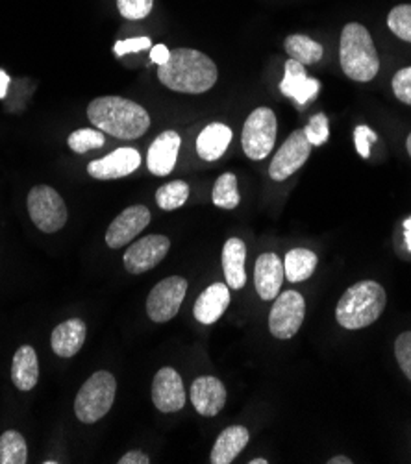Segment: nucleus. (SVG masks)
I'll use <instances>...</instances> for the list:
<instances>
[{
  "instance_id": "obj_27",
  "label": "nucleus",
  "mask_w": 411,
  "mask_h": 464,
  "mask_svg": "<svg viewBox=\"0 0 411 464\" xmlns=\"http://www.w3.org/2000/svg\"><path fill=\"white\" fill-rule=\"evenodd\" d=\"M213 204L220 209H236L241 202L240 191H238V178L232 172L222 174L217 181L211 193Z\"/></svg>"
},
{
  "instance_id": "obj_39",
  "label": "nucleus",
  "mask_w": 411,
  "mask_h": 464,
  "mask_svg": "<svg viewBox=\"0 0 411 464\" xmlns=\"http://www.w3.org/2000/svg\"><path fill=\"white\" fill-rule=\"evenodd\" d=\"M169 56H171V51L167 49L165 44H156V46H152V49H151V60H152V63H156V65L167 63Z\"/></svg>"
},
{
  "instance_id": "obj_9",
  "label": "nucleus",
  "mask_w": 411,
  "mask_h": 464,
  "mask_svg": "<svg viewBox=\"0 0 411 464\" xmlns=\"http://www.w3.org/2000/svg\"><path fill=\"white\" fill-rule=\"evenodd\" d=\"M188 293V282L180 276L165 277L160 282L147 298V314L152 322H169L180 311Z\"/></svg>"
},
{
  "instance_id": "obj_10",
  "label": "nucleus",
  "mask_w": 411,
  "mask_h": 464,
  "mask_svg": "<svg viewBox=\"0 0 411 464\" xmlns=\"http://www.w3.org/2000/svg\"><path fill=\"white\" fill-rule=\"evenodd\" d=\"M311 154V145L304 130H295L288 141L280 147V150L274 156L269 167V176L274 181H284L289 176H293L308 160Z\"/></svg>"
},
{
  "instance_id": "obj_31",
  "label": "nucleus",
  "mask_w": 411,
  "mask_h": 464,
  "mask_svg": "<svg viewBox=\"0 0 411 464\" xmlns=\"http://www.w3.org/2000/svg\"><path fill=\"white\" fill-rule=\"evenodd\" d=\"M389 30L402 41L411 43V5H398L387 15Z\"/></svg>"
},
{
  "instance_id": "obj_3",
  "label": "nucleus",
  "mask_w": 411,
  "mask_h": 464,
  "mask_svg": "<svg viewBox=\"0 0 411 464\" xmlns=\"http://www.w3.org/2000/svg\"><path fill=\"white\" fill-rule=\"evenodd\" d=\"M387 304L386 291L377 282H359L347 289L336 307V318L345 330H361L375 324Z\"/></svg>"
},
{
  "instance_id": "obj_32",
  "label": "nucleus",
  "mask_w": 411,
  "mask_h": 464,
  "mask_svg": "<svg viewBox=\"0 0 411 464\" xmlns=\"http://www.w3.org/2000/svg\"><path fill=\"white\" fill-rule=\"evenodd\" d=\"M304 133L308 137V141L311 147H321L328 141L330 137V128H328V119L325 113H317L309 119V122L304 128Z\"/></svg>"
},
{
  "instance_id": "obj_41",
  "label": "nucleus",
  "mask_w": 411,
  "mask_h": 464,
  "mask_svg": "<svg viewBox=\"0 0 411 464\" xmlns=\"http://www.w3.org/2000/svg\"><path fill=\"white\" fill-rule=\"evenodd\" d=\"M404 241H406L407 250L411 252V217L404 222Z\"/></svg>"
},
{
  "instance_id": "obj_38",
  "label": "nucleus",
  "mask_w": 411,
  "mask_h": 464,
  "mask_svg": "<svg viewBox=\"0 0 411 464\" xmlns=\"http://www.w3.org/2000/svg\"><path fill=\"white\" fill-rule=\"evenodd\" d=\"M117 462H119V464H149L151 459H149L147 453H143V451H140V450H133V451L124 453Z\"/></svg>"
},
{
  "instance_id": "obj_15",
  "label": "nucleus",
  "mask_w": 411,
  "mask_h": 464,
  "mask_svg": "<svg viewBox=\"0 0 411 464\" xmlns=\"http://www.w3.org/2000/svg\"><path fill=\"white\" fill-rule=\"evenodd\" d=\"M284 263L277 254H261L254 266V284L261 300L269 302L280 295L284 285Z\"/></svg>"
},
{
  "instance_id": "obj_5",
  "label": "nucleus",
  "mask_w": 411,
  "mask_h": 464,
  "mask_svg": "<svg viewBox=\"0 0 411 464\" xmlns=\"http://www.w3.org/2000/svg\"><path fill=\"white\" fill-rule=\"evenodd\" d=\"M117 382L113 374L101 370L91 376L80 389L74 400V412L83 424H95L106 416L115 401Z\"/></svg>"
},
{
  "instance_id": "obj_23",
  "label": "nucleus",
  "mask_w": 411,
  "mask_h": 464,
  "mask_svg": "<svg viewBox=\"0 0 411 464\" xmlns=\"http://www.w3.org/2000/svg\"><path fill=\"white\" fill-rule=\"evenodd\" d=\"M232 130L222 122L208 124L197 139V154L204 161H217L230 147Z\"/></svg>"
},
{
  "instance_id": "obj_18",
  "label": "nucleus",
  "mask_w": 411,
  "mask_h": 464,
  "mask_svg": "<svg viewBox=\"0 0 411 464\" xmlns=\"http://www.w3.org/2000/svg\"><path fill=\"white\" fill-rule=\"evenodd\" d=\"M180 135L172 130L160 133L154 143L149 149L147 154V167L152 174L156 176H167L172 172L176 160H178V150H180Z\"/></svg>"
},
{
  "instance_id": "obj_30",
  "label": "nucleus",
  "mask_w": 411,
  "mask_h": 464,
  "mask_svg": "<svg viewBox=\"0 0 411 464\" xmlns=\"http://www.w3.org/2000/svg\"><path fill=\"white\" fill-rule=\"evenodd\" d=\"M103 133L104 131H101V130H89V128L76 130L69 135L67 145L76 154H85L89 150L103 149L106 145V137Z\"/></svg>"
},
{
  "instance_id": "obj_19",
  "label": "nucleus",
  "mask_w": 411,
  "mask_h": 464,
  "mask_svg": "<svg viewBox=\"0 0 411 464\" xmlns=\"http://www.w3.org/2000/svg\"><path fill=\"white\" fill-rule=\"evenodd\" d=\"M228 305H230V287L226 284H213L199 296L193 314L201 324L210 326L224 314Z\"/></svg>"
},
{
  "instance_id": "obj_26",
  "label": "nucleus",
  "mask_w": 411,
  "mask_h": 464,
  "mask_svg": "<svg viewBox=\"0 0 411 464\" xmlns=\"http://www.w3.org/2000/svg\"><path fill=\"white\" fill-rule=\"evenodd\" d=\"M284 46H286V53L289 54V58L302 63V65H311V63L321 62V58L325 54L321 44H318L317 41H313L308 35H302V34L289 35L284 41Z\"/></svg>"
},
{
  "instance_id": "obj_13",
  "label": "nucleus",
  "mask_w": 411,
  "mask_h": 464,
  "mask_svg": "<svg viewBox=\"0 0 411 464\" xmlns=\"http://www.w3.org/2000/svg\"><path fill=\"white\" fill-rule=\"evenodd\" d=\"M186 389L174 368L165 366L158 370L152 382V401L161 412H176L186 405Z\"/></svg>"
},
{
  "instance_id": "obj_7",
  "label": "nucleus",
  "mask_w": 411,
  "mask_h": 464,
  "mask_svg": "<svg viewBox=\"0 0 411 464\" xmlns=\"http://www.w3.org/2000/svg\"><path fill=\"white\" fill-rule=\"evenodd\" d=\"M277 115L269 108L254 110L243 126L241 143L247 158L254 161L265 160L277 143Z\"/></svg>"
},
{
  "instance_id": "obj_21",
  "label": "nucleus",
  "mask_w": 411,
  "mask_h": 464,
  "mask_svg": "<svg viewBox=\"0 0 411 464\" xmlns=\"http://www.w3.org/2000/svg\"><path fill=\"white\" fill-rule=\"evenodd\" d=\"M245 257H247V245L232 237L224 243L222 248V270L226 277V285L230 289H243L247 284V270H245Z\"/></svg>"
},
{
  "instance_id": "obj_28",
  "label": "nucleus",
  "mask_w": 411,
  "mask_h": 464,
  "mask_svg": "<svg viewBox=\"0 0 411 464\" xmlns=\"http://www.w3.org/2000/svg\"><path fill=\"white\" fill-rule=\"evenodd\" d=\"M26 440L17 431H6L0 437V464H26Z\"/></svg>"
},
{
  "instance_id": "obj_43",
  "label": "nucleus",
  "mask_w": 411,
  "mask_h": 464,
  "mask_svg": "<svg viewBox=\"0 0 411 464\" xmlns=\"http://www.w3.org/2000/svg\"><path fill=\"white\" fill-rule=\"evenodd\" d=\"M406 149H407V154H409V158H411V133L407 135V141H406Z\"/></svg>"
},
{
  "instance_id": "obj_33",
  "label": "nucleus",
  "mask_w": 411,
  "mask_h": 464,
  "mask_svg": "<svg viewBox=\"0 0 411 464\" xmlns=\"http://www.w3.org/2000/svg\"><path fill=\"white\" fill-rule=\"evenodd\" d=\"M154 6V0H117V10L124 19H145Z\"/></svg>"
},
{
  "instance_id": "obj_35",
  "label": "nucleus",
  "mask_w": 411,
  "mask_h": 464,
  "mask_svg": "<svg viewBox=\"0 0 411 464\" xmlns=\"http://www.w3.org/2000/svg\"><path fill=\"white\" fill-rule=\"evenodd\" d=\"M393 92L400 102L411 106V65L400 69L393 76Z\"/></svg>"
},
{
  "instance_id": "obj_17",
  "label": "nucleus",
  "mask_w": 411,
  "mask_h": 464,
  "mask_svg": "<svg viewBox=\"0 0 411 464\" xmlns=\"http://www.w3.org/2000/svg\"><path fill=\"white\" fill-rule=\"evenodd\" d=\"M191 403L202 416H217L226 403V387L213 376H201L191 385Z\"/></svg>"
},
{
  "instance_id": "obj_8",
  "label": "nucleus",
  "mask_w": 411,
  "mask_h": 464,
  "mask_svg": "<svg viewBox=\"0 0 411 464\" xmlns=\"http://www.w3.org/2000/svg\"><path fill=\"white\" fill-rule=\"evenodd\" d=\"M306 316V302L300 293L286 291L277 296L270 314H269V330L277 339H291L298 334Z\"/></svg>"
},
{
  "instance_id": "obj_20",
  "label": "nucleus",
  "mask_w": 411,
  "mask_h": 464,
  "mask_svg": "<svg viewBox=\"0 0 411 464\" xmlns=\"http://www.w3.org/2000/svg\"><path fill=\"white\" fill-rule=\"evenodd\" d=\"M85 337H87L85 322L82 318H71V320L58 324V326L54 328L51 344L58 357L67 359V357L76 355L82 350Z\"/></svg>"
},
{
  "instance_id": "obj_24",
  "label": "nucleus",
  "mask_w": 411,
  "mask_h": 464,
  "mask_svg": "<svg viewBox=\"0 0 411 464\" xmlns=\"http://www.w3.org/2000/svg\"><path fill=\"white\" fill-rule=\"evenodd\" d=\"M12 382L23 392L32 391L39 382V361L32 346H21L12 362Z\"/></svg>"
},
{
  "instance_id": "obj_1",
  "label": "nucleus",
  "mask_w": 411,
  "mask_h": 464,
  "mask_svg": "<svg viewBox=\"0 0 411 464\" xmlns=\"http://www.w3.org/2000/svg\"><path fill=\"white\" fill-rule=\"evenodd\" d=\"M217 76V65L211 58L195 49L172 51L167 63L158 69V78L165 87L176 92H190V95L210 91Z\"/></svg>"
},
{
  "instance_id": "obj_42",
  "label": "nucleus",
  "mask_w": 411,
  "mask_h": 464,
  "mask_svg": "<svg viewBox=\"0 0 411 464\" xmlns=\"http://www.w3.org/2000/svg\"><path fill=\"white\" fill-rule=\"evenodd\" d=\"M354 460H350L348 457H343V455H338V457H334V459H330L328 460V464H352Z\"/></svg>"
},
{
  "instance_id": "obj_22",
  "label": "nucleus",
  "mask_w": 411,
  "mask_h": 464,
  "mask_svg": "<svg viewBox=\"0 0 411 464\" xmlns=\"http://www.w3.org/2000/svg\"><path fill=\"white\" fill-rule=\"evenodd\" d=\"M250 433L243 426H230L215 440V446L210 453V462L211 464H230L249 444Z\"/></svg>"
},
{
  "instance_id": "obj_25",
  "label": "nucleus",
  "mask_w": 411,
  "mask_h": 464,
  "mask_svg": "<svg viewBox=\"0 0 411 464\" xmlns=\"http://www.w3.org/2000/svg\"><path fill=\"white\" fill-rule=\"evenodd\" d=\"M317 263H318L317 254H313L311 250H306V248H295V250L288 252V256L284 259L286 277L291 284L306 282L315 272Z\"/></svg>"
},
{
  "instance_id": "obj_12",
  "label": "nucleus",
  "mask_w": 411,
  "mask_h": 464,
  "mask_svg": "<svg viewBox=\"0 0 411 464\" xmlns=\"http://www.w3.org/2000/svg\"><path fill=\"white\" fill-rule=\"evenodd\" d=\"M151 222V211L147 206L126 208L108 227L106 245L113 250L132 243Z\"/></svg>"
},
{
  "instance_id": "obj_14",
  "label": "nucleus",
  "mask_w": 411,
  "mask_h": 464,
  "mask_svg": "<svg viewBox=\"0 0 411 464\" xmlns=\"http://www.w3.org/2000/svg\"><path fill=\"white\" fill-rule=\"evenodd\" d=\"M142 165V154L135 149H117L103 160H95L87 165V174L95 179H119L130 176Z\"/></svg>"
},
{
  "instance_id": "obj_36",
  "label": "nucleus",
  "mask_w": 411,
  "mask_h": 464,
  "mask_svg": "<svg viewBox=\"0 0 411 464\" xmlns=\"http://www.w3.org/2000/svg\"><path fill=\"white\" fill-rule=\"evenodd\" d=\"M378 135L369 128V126H357L354 130V143H356V150L361 158H369L371 156V147L377 143Z\"/></svg>"
},
{
  "instance_id": "obj_4",
  "label": "nucleus",
  "mask_w": 411,
  "mask_h": 464,
  "mask_svg": "<svg viewBox=\"0 0 411 464\" xmlns=\"http://www.w3.org/2000/svg\"><path fill=\"white\" fill-rule=\"evenodd\" d=\"M339 62L343 72L354 82H371L380 71V58L369 30L348 23L339 39Z\"/></svg>"
},
{
  "instance_id": "obj_34",
  "label": "nucleus",
  "mask_w": 411,
  "mask_h": 464,
  "mask_svg": "<svg viewBox=\"0 0 411 464\" xmlns=\"http://www.w3.org/2000/svg\"><path fill=\"white\" fill-rule=\"evenodd\" d=\"M395 357L406 378L411 382V332H404L395 341Z\"/></svg>"
},
{
  "instance_id": "obj_29",
  "label": "nucleus",
  "mask_w": 411,
  "mask_h": 464,
  "mask_svg": "<svg viewBox=\"0 0 411 464\" xmlns=\"http://www.w3.org/2000/svg\"><path fill=\"white\" fill-rule=\"evenodd\" d=\"M190 198V185L181 179L161 185L156 193V202L161 209L172 211L184 206Z\"/></svg>"
},
{
  "instance_id": "obj_11",
  "label": "nucleus",
  "mask_w": 411,
  "mask_h": 464,
  "mask_svg": "<svg viewBox=\"0 0 411 464\" xmlns=\"http://www.w3.org/2000/svg\"><path fill=\"white\" fill-rule=\"evenodd\" d=\"M171 248V241L165 236H147L130 245L124 254V268L130 274H143L158 266Z\"/></svg>"
},
{
  "instance_id": "obj_37",
  "label": "nucleus",
  "mask_w": 411,
  "mask_h": 464,
  "mask_svg": "<svg viewBox=\"0 0 411 464\" xmlns=\"http://www.w3.org/2000/svg\"><path fill=\"white\" fill-rule=\"evenodd\" d=\"M152 49L151 37H135V39H124V41H117L113 46V53L117 56H124V54H135V53H143Z\"/></svg>"
},
{
  "instance_id": "obj_44",
  "label": "nucleus",
  "mask_w": 411,
  "mask_h": 464,
  "mask_svg": "<svg viewBox=\"0 0 411 464\" xmlns=\"http://www.w3.org/2000/svg\"><path fill=\"white\" fill-rule=\"evenodd\" d=\"M269 460H265V459H254V460H250V464H267Z\"/></svg>"
},
{
  "instance_id": "obj_6",
  "label": "nucleus",
  "mask_w": 411,
  "mask_h": 464,
  "mask_svg": "<svg viewBox=\"0 0 411 464\" xmlns=\"http://www.w3.org/2000/svg\"><path fill=\"white\" fill-rule=\"evenodd\" d=\"M28 213L43 234H56L67 222V206L62 195L49 185H35L28 193Z\"/></svg>"
},
{
  "instance_id": "obj_40",
  "label": "nucleus",
  "mask_w": 411,
  "mask_h": 464,
  "mask_svg": "<svg viewBox=\"0 0 411 464\" xmlns=\"http://www.w3.org/2000/svg\"><path fill=\"white\" fill-rule=\"evenodd\" d=\"M8 85H10V76L0 71V99H5L8 95Z\"/></svg>"
},
{
  "instance_id": "obj_2",
  "label": "nucleus",
  "mask_w": 411,
  "mask_h": 464,
  "mask_svg": "<svg viewBox=\"0 0 411 464\" xmlns=\"http://www.w3.org/2000/svg\"><path fill=\"white\" fill-rule=\"evenodd\" d=\"M87 119L115 139H140L151 128V115L143 106L122 97H101L87 106Z\"/></svg>"
},
{
  "instance_id": "obj_16",
  "label": "nucleus",
  "mask_w": 411,
  "mask_h": 464,
  "mask_svg": "<svg viewBox=\"0 0 411 464\" xmlns=\"http://www.w3.org/2000/svg\"><path fill=\"white\" fill-rule=\"evenodd\" d=\"M318 89H321V82L315 78H308L302 63H298L291 58H289V62H286L284 80L280 83V91L286 97L293 99L298 106H304L317 97Z\"/></svg>"
}]
</instances>
